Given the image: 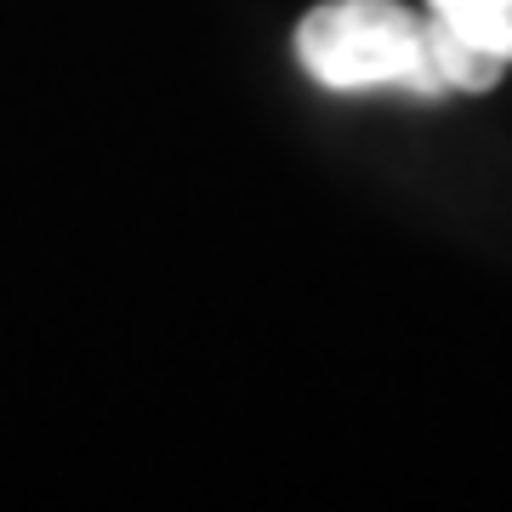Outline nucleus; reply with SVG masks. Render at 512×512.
<instances>
[{"instance_id": "obj_2", "label": "nucleus", "mask_w": 512, "mask_h": 512, "mask_svg": "<svg viewBox=\"0 0 512 512\" xmlns=\"http://www.w3.org/2000/svg\"><path fill=\"white\" fill-rule=\"evenodd\" d=\"M427 18L478 52L512 63V0H427Z\"/></svg>"}, {"instance_id": "obj_1", "label": "nucleus", "mask_w": 512, "mask_h": 512, "mask_svg": "<svg viewBox=\"0 0 512 512\" xmlns=\"http://www.w3.org/2000/svg\"><path fill=\"white\" fill-rule=\"evenodd\" d=\"M296 63L325 92H410L444 97L427 18L399 0H325L296 23Z\"/></svg>"}, {"instance_id": "obj_3", "label": "nucleus", "mask_w": 512, "mask_h": 512, "mask_svg": "<svg viewBox=\"0 0 512 512\" xmlns=\"http://www.w3.org/2000/svg\"><path fill=\"white\" fill-rule=\"evenodd\" d=\"M427 52H433V74H439L444 92H495V86H501V74H507L501 57L467 46L461 35L439 29L433 18H427Z\"/></svg>"}]
</instances>
